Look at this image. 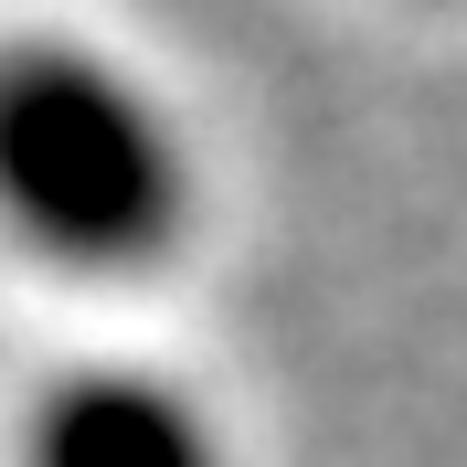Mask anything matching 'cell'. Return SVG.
Returning a JSON list of instances; mask_svg holds the SVG:
<instances>
[{"mask_svg": "<svg viewBox=\"0 0 467 467\" xmlns=\"http://www.w3.org/2000/svg\"><path fill=\"white\" fill-rule=\"evenodd\" d=\"M0 223L54 265H149L181 234V149L117 64L0 43Z\"/></svg>", "mask_w": 467, "mask_h": 467, "instance_id": "6da1fadb", "label": "cell"}, {"mask_svg": "<svg viewBox=\"0 0 467 467\" xmlns=\"http://www.w3.org/2000/svg\"><path fill=\"white\" fill-rule=\"evenodd\" d=\"M32 467H223L192 393L149 372H75L32 414Z\"/></svg>", "mask_w": 467, "mask_h": 467, "instance_id": "7a4b0ae2", "label": "cell"}]
</instances>
